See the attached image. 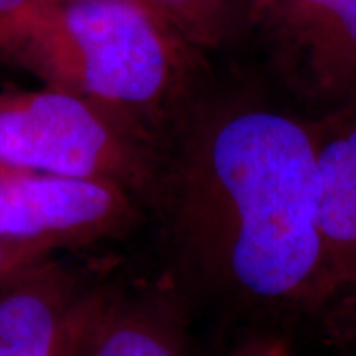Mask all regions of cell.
I'll return each mask as SVG.
<instances>
[{
	"mask_svg": "<svg viewBox=\"0 0 356 356\" xmlns=\"http://www.w3.org/2000/svg\"><path fill=\"white\" fill-rule=\"evenodd\" d=\"M313 133L323 182L321 224L332 301L356 285V109L313 125Z\"/></svg>",
	"mask_w": 356,
	"mask_h": 356,
	"instance_id": "7",
	"label": "cell"
},
{
	"mask_svg": "<svg viewBox=\"0 0 356 356\" xmlns=\"http://www.w3.org/2000/svg\"><path fill=\"white\" fill-rule=\"evenodd\" d=\"M147 6L188 44L216 46L228 24V0H147Z\"/></svg>",
	"mask_w": 356,
	"mask_h": 356,
	"instance_id": "9",
	"label": "cell"
},
{
	"mask_svg": "<svg viewBox=\"0 0 356 356\" xmlns=\"http://www.w3.org/2000/svg\"><path fill=\"white\" fill-rule=\"evenodd\" d=\"M139 2H143V4H145V6H147V0H139ZM147 8H149V6H147Z\"/></svg>",
	"mask_w": 356,
	"mask_h": 356,
	"instance_id": "17",
	"label": "cell"
},
{
	"mask_svg": "<svg viewBox=\"0 0 356 356\" xmlns=\"http://www.w3.org/2000/svg\"><path fill=\"white\" fill-rule=\"evenodd\" d=\"M125 186L95 178L8 170L0 177V236L58 248L86 243L131 224Z\"/></svg>",
	"mask_w": 356,
	"mask_h": 356,
	"instance_id": "5",
	"label": "cell"
},
{
	"mask_svg": "<svg viewBox=\"0 0 356 356\" xmlns=\"http://www.w3.org/2000/svg\"><path fill=\"white\" fill-rule=\"evenodd\" d=\"M83 356H188V343L178 311L165 301H109Z\"/></svg>",
	"mask_w": 356,
	"mask_h": 356,
	"instance_id": "8",
	"label": "cell"
},
{
	"mask_svg": "<svg viewBox=\"0 0 356 356\" xmlns=\"http://www.w3.org/2000/svg\"><path fill=\"white\" fill-rule=\"evenodd\" d=\"M327 309V327L332 337L344 343H356V285L348 287Z\"/></svg>",
	"mask_w": 356,
	"mask_h": 356,
	"instance_id": "11",
	"label": "cell"
},
{
	"mask_svg": "<svg viewBox=\"0 0 356 356\" xmlns=\"http://www.w3.org/2000/svg\"><path fill=\"white\" fill-rule=\"evenodd\" d=\"M42 0H0V34Z\"/></svg>",
	"mask_w": 356,
	"mask_h": 356,
	"instance_id": "13",
	"label": "cell"
},
{
	"mask_svg": "<svg viewBox=\"0 0 356 356\" xmlns=\"http://www.w3.org/2000/svg\"><path fill=\"white\" fill-rule=\"evenodd\" d=\"M8 170H13V168H8V166L0 165V177H2V175H6V172H8Z\"/></svg>",
	"mask_w": 356,
	"mask_h": 356,
	"instance_id": "16",
	"label": "cell"
},
{
	"mask_svg": "<svg viewBox=\"0 0 356 356\" xmlns=\"http://www.w3.org/2000/svg\"><path fill=\"white\" fill-rule=\"evenodd\" d=\"M107 297L46 259L0 285V356H65L102 317Z\"/></svg>",
	"mask_w": 356,
	"mask_h": 356,
	"instance_id": "6",
	"label": "cell"
},
{
	"mask_svg": "<svg viewBox=\"0 0 356 356\" xmlns=\"http://www.w3.org/2000/svg\"><path fill=\"white\" fill-rule=\"evenodd\" d=\"M323 182L313 127L224 107L191 131L172 182L178 245L212 289L252 307L325 309Z\"/></svg>",
	"mask_w": 356,
	"mask_h": 356,
	"instance_id": "1",
	"label": "cell"
},
{
	"mask_svg": "<svg viewBox=\"0 0 356 356\" xmlns=\"http://www.w3.org/2000/svg\"><path fill=\"white\" fill-rule=\"evenodd\" d=\"M60 248L42 240H14L0 236V285L50 259Z\"/></svg>",
	"mask_w": 356,
	"mask_h": 356,
	"instance_id": "10",
	"label": "cell"
},
{
	"mask_svg": "<svg viewBox=\"0 0 356 356\" xmlns=\"http://www.w3.org/2000/svg\"><path fill=\"white\" fill-rule=\"evenodd\" d=\"M127 115L60 89L0 93V165L139 188L151 163Z\"/></svg>",
	"mask_w": 356,
	"mask_h": 356,
	"instance_id": "3",
	"label": "cell"
},
{
	"mask_svg": "<svg viewBox=\"0 0 356 356\" xmlns=\"http://www.w3.org/2000/svg\"><path fill=\"white\" fill-rule=\"evenodd\" d=\"M254 24L299 91L318 102L356 103V0H267Z\"/></svg>",
	"mask_w": 356,
	"mask_h": 356,
	"instance_id": "4",
	"label": "cell"
},
{
	"mask_svg": "<svg viewBox=\"0 0 356 356\" xmlns=\"http://www.w3.org/2000/svg\"><path fill=\"white\" fill-rule=\"evenodd\" d=\"M226 356H293L289 346L275 337H252L236 344Z\"/></svg>",
	"mask_w": 356,
	"mask_h": 356,
	"instance_id": "12",
	"label": "cell"
},
{
	"mask_svg": "<svg viewBox=\"0 0 356 356\" xmlns=\"http://www.w3.org/2000/svg\"><path fill=\"white\" fill-rule=\"evenodd\" d=\"M186 46L139 0H42L0 34V54L48 88L127 117L172 99Z\"/></svg>",
	"mask_w": 356,
	"mask_h": 356,
	"instance_id": "2",
	"label": "cell"
},
{
	"mask_svg": "<svg viewBox=\"0 0 356 356\" xmlns=\"http://www.w3.org/2000/svg\"><path fill=\"white\" fill-rule=\"evenodd\" d=\"M245 2H248V10H250V20L254 22L255 18L259 16V13L264 10L267 0H245Z\"/></svg>",
	"mask_w": 356,
	"mask_h": 356,
	"instance_id": "14",
	"label": "cell"
},
{
	"mask_svg": "<svg viewBox=\"0 0 356 356\" xmlns=\"http://www.w3.org/2000/svg\"><path fill=\"white\" fill-rule=\"evenodd\" d=\"M107 303H109V301H107ZM105 307H107V305H105ZM93 327H95V325H93ZM91 331H93V329H91ZM89 334H91V332H89ZM89 334H88V339H89ZM88 339H86V341H83L81 344H77L76 348H74L72 353H67L65 356H83V348H86V344H88Z\"/></svg>",
	"mask_w": 356,
	"mask_h": 356,
	"instance_id": "15",
	"label": "cell"
}]
</instances>
